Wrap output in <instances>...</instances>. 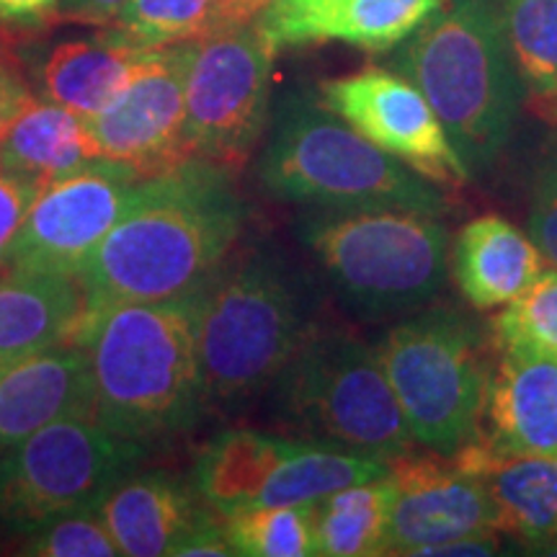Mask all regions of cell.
<instances>
[{"label":"cell","instance_id":"1","mask_svg":"<svg viewBox=\"0 0 557 557\" xmlns=\"http://www.w3.org/2000/svg\"><path fill=\"white\" fill-rule=\"evenodd\" d=\"M246 207L227 171L205 160L143 178L81 271L88 310L199 297L240 238Z\"/></svg>","mask_w":557,"mask_h":557},{"label":"cell","instance_id":"2","mask_svg":"<svg viewBox=\"0 0 557 557\" xmlns=\"http://www.w3.org/2000/svg\"><path fill=\"white\" fill-rule=\"evenodd\" d=\"M88 357L94 421L137 449L194 426L205 408L197 297L88 310L73 338Z\"/></svg>","mask_w":557,"mask_h":557},{"label":"cell","instance_id":"3","mask_svg":"<svg viewBox=\"0 0 557 557\" xmlns=\"http://www.w3.org/2000/svg\"><path fill=\"white\" fill-rule=\"evenodd\" d=\"M395 67L426 96L470 173L500 156L519 81L496 0H444L400 47Z\"/></svg>","mask_w":557,"mask_h":557},{"label":"cell","instance_id":"4","mask_svg":"<svg viewBox=\"0 0 557 557\" xmlns=\"http://www.w3.org/2000/svg\"><path fill=\"white\" fill-rule=\"evenodd\" d=\"M315 320L308 276L271 250L222 267L197 297L205 406H243L274 385Z\"/></svg>","mask_w":557,"mask_h":557},{"label":"cell","instance_id":"5","mask_svg":"<svg viewBox=\"0 0 557 557\" xmlns=\"http://www.w3.org/2000/svg\"><path fill=\"white\" fill-rule=\"evenodd\" d=\"M297 235L357 318L423 310L447 278V227L421 209L315 207L299 220Z\"/></svg>","mask_w":557,"mask_h":557},{"label":"cell","instance_id":"6","mask_svg":"<svg viewBox=\"0 0 557 557\" xmlns=\"http://www.w3.org/2000/svg\"><path fill=\"white\" fill-rule=\"evenodd\" d=\"M259 176L276 199L318 209L406 207L442 214L449 207L431 181L320 101L299 96L278 111Z\"/></svg>","mask_w":557,"mask_h":557},{"label":"cell","instance_id":"7","mask_svg":"<svg viewBox=\"0 0 557 557\" xmlns=\"http://www.w3.org/2000/svg\"><path fill=\"white\" fill-rule=\"evenodd\" d=\"M274 413L305 442L393 459L410 434L377 348L346 329L315 325L274 380Z\"/></svg>","mask_w":557,"mask_h":557},{"label":"cell","instance_id":"8","mask_svg":"<svg viewBox=\"0 0 557 557\" xmlns=\"http://www.w3.org/2000/svg\"><path fill=\"white\" fill-rule=\"evenodd\" d=\"M413 442L451 457L480 434L487 393L483 336L449 308L418 310L377 346Z\"/></svg>","mask_w":557,"mask_h":557},{"label":"cell","instance_id":"9","mask_svg":"<svg viewBox=\"0 0 557 557\" xmlns=\"http://www.w3.org/2000/svg\"><path fill=\"white\" fill-rule=\"evenodd\" d=\"M139 457L143 449L88 416L47 423L0 462V517L32 532L60 513L99 506Z\"/></svg>","mask_w":557,"mask_h":557},{"label":"cell","instance_id":"10","mask_svg":"<svg viewBox=\"0 0 557 557\" xmlns=\"http://www.w3.org/2000/svg\"><path fill=\"white\" fill-rule=\"evenodd\" d=\"M274 47L256 21L197 39L186 75L189 156L240 171L267 129Z\"/></svg>","mask_w":557,"mask_h":557},{"label":"cell","instance_id":"11","mask_svg":"<svg viewBox=\"0 0 557 557\" xmlns=\"http://www.w3.org/2000/svg\"><path fill=\"white\" fill-rule=\"evenodd\" d=\"M135 171L111 160L41 186L9 248L5 271L81 276L94 250L122 218L139 184Z\"/></svg>","mask_w":557,"mask_h":557},{"label":"cell","instance_id":"12","mask_svg":"<svg viewBox=\"0 0 557 557\" xmlns=\"http://www.w3.org/2000/svg\"><path fill=\"white\" fill-rule=\"evenodd\" d=\"M194 41L158 47L127 88L107 109L86 120L101 160L152 178L191 160L184 139L186 75Z\"/></svg>","mask_w":557,"mask_h":557},{"label":"cell","instance_id":"13","mask_svg":"<svg viewBox=\"0 0 557 557\" xmlns=\"http://www.w3.org/2000/svg\"><path fill=\"white\" fill-rule=\"evenodd\" d=\"M318 101L431 184L457 189L472 176L434 107L400 73L369 67L325 81Z\"/></svg>","mask_w":557,"mask_h":557},{"label":"cell","instance_id":"14","mask_svg":"<svg viewBox=\"0 0 557 557\" xmlns=\"http://www.w3.org/2000/svg\"><path fill=\"white\" fill-rule=\"evenodd\" d=\"M387 475L395 485L387 555H426L447 542L496 532L483 480L455 462L403 451L387 462Z\"/></svg>","mask_w":557,"mask_h":557},{"label":"cell","instance_id":"15","mask_svg":"<svg viewBox=\"0 0 557 557\" xmlns=\"http://www.w3.org/2000/svg\"><path fill=\"white\" fill-rule=\"evenodd\" d=\"M444 0H269L256 26L276 50L344 41L385 52L406 41Z\"/></svg>","mask_w":557,"mask_h":557},{"label":"cell","instance_id":"16","mask_svg":"<svg viewBox=\"0 0 557 557\" xmlns=\"http://www.w3.org/2000/svg\"><path fill=\"white\" fill-rule=\"evenodd\" d=\"M480 436L500 455L557 457V359L504 348L487 380Z\"/></svg>","mask_w":557,"mask_h":557},{"label":"cell","instance_id":"17","mask_svg":"<svg viewBox=\"0 0 557 557\" xmlns=\"http://www.w3.org/2000/svg\"><path fill=\"white\" fill-rule=\"evenodd\" d=\"M70 416L94 418V382L78 344L45 348L0 369V449Z\"/></svg>","mask_w":557,"mask_h":557},{"label":"cell","instance_id":"18","mask_svg":"<svg viewBox=\"0 0 557 557\" xmlns=\"http://www.w3.org/2000/svg\"><path fill=\"white\" fill-rule=\"evenodd\" d=\"M451 462L483 480L496 532L529 545L557 537V457L500 455L478 434Z\"/></svg>","mask_w":557,"mask_h":557},{"label":"cell","instance_id":"19","mask_svg":"<svg viewBox=\"0 0 557 557\" xmlns=\"http://www.w3.org/2000/svg\"><path fill=\"white\" fill-rule=\"evenodd\" d=\"M88 315L81 276L3 271L0 274V369L73 344Z\"/></svg>","mask_w":557,"mask_h":557},{"label":"cell","instance_id":"20","mask_svg":"<svg viewBox=\"0 0 557 557\" xmlns=\"http://www.w3.org/2000/svg\"><path fill=\"white\" fill-rule=\"evenodd\" d=\"M451 271L465 299L478 310H496L537 282L545 256L537 243L500 214H483L457 233Z\"/></svg>","mask_w":557,"mask_h":557},{"label":"cell","instance_id":"21","mask_svg":"<svg viewBox=\"0 0 557 557\" xmlns=\"http://www.w3.org/2000/svg\"><path fill=\"white\" fill-rule=\"evenodd\" d=\"M111 540L127 557L171 555L201 517L189 487L163 470L124 475L96 506Z\"/></svg>","mask_w":557,"mask_h":557},{"label":"cell","instance_id":"22","mask_svg":"<svg viewBox=\"0 0 557 557\" xmlns=\"http://www.w3.org/2000/svg\"><path fill=\"white\" fill-rule=\"evenodd\" d=\"M152 50L124 45L101 32L94 39L62 41L41 65V90L81 120H90L127 88Z\"/></svg>","mask_w":557,"mask_h":557},{"label":"cell","instance_id":"23","mask_svg":"<svg viewBox=\"0 0 557 557\" xmlns=\"http://www.w3.org/2000/svg\"><path fill=\"white\" fill-rule=\"evenodd\" d=\"M101 160L86 120L52 101H32L0 137V171L47 186Z\"/></svg>","mask_w":557,"mask_h":557},{"label":"cell","instance_id":"24","mask_svg":"<svg viewBox=\"0 0 557 557\" xmlns=\"http://www.w3.org/2000/svg\"><path fill=\"white\" fill-rule=\"evenodd\" d=\"M295 444L297 438L253 429L222 431L199 451L194 468L197 493L220 517L246 511L256 504L271 472Z\"/></svg>","mask_w":557,"mask_h":557},{"label":"cell","instance_id":"25","mask_svg":"<svg viewBox=\"0 0 557 557\" xmlns=\"http://www.w3.org/2000/svg\"><path fill=\"white\" fill-rule=\"evenodd\" d=\"M267 3L269 0H129L103 32L139 50H158L253 21Z\"/></svg>","mask_w":557,"mask_h":557},{"label":"cell","instance_id":"26","mask_svg":"<svg viewBox=\"0 0 557 557\" xmlns=\"http://www.w3.org/2000/svg\"><path fill=\"white\" fill-rule=\"evenodd\" d=\"M387 462L377 455H364V451H348L325 447V444L299 442L271 478L263 485L256 506H297L315 504V500L331 496L341 487L367 483V480H380L387 475Z\"/></svg>","mask_w":557,"mask_h":557},{"label":"cell","instance_id":"27","mask_svg":"<svg viewBox=\"0 0 557 557\" xmlns=\"http://www.w3.org/2000/svg\"><path fill=\"white\" fill-rule=\"evenodd\" d=\"M395 485L389 475L341 487L312 504L315 555L372 557L387 555V527Z\"/></svg>","mask_w":557,"mask_h":557},{"label":"cell","instance_id":"28","mask_svg":"<svg viewBox=\"0 0 557 557\" xmlns=\"http://www.w3.org/2000/svg\"><path fill=\"white\" fill-rule=\"evenodd\" d=\"M504 26L519 78L542 99L557 96V0H504Z\"/></svg>","mask_w":557,"mask_h":557},{"label":"cell","instance_id":"29","mask_svg":"<svg viewBox=\"0 0 557 557\" xmlns=\"http://www.w3.org/2000/svg\"><path fill=\"white\" fill-rule=\"evenodd\" d=\"M225 534L235 555L308 557L315 555L312 504L256 506L225 517Z\"/></svg>","mask_w":557,"mask_h":557},{"label":"cell","instance_id":"30","mask_svg":"<svg viewBox=\"0 0 557 557\" xmlns=\"http://www.w3.org/2000/svg\"><path fill=\"white\" fill-rule=\"evenodd\" d=\"M500 348H524L557 359V267L542 271L524 295L498 315Z\"/></svg>","mask_w":557,"mask_h":557},{"label":"cell","instance_id":"31","mask_svg":"<svg viewBox=\"0 0 557 557\" xmlns=\"http://www.w3.org/2000/svg\"><path fill=\"white\" fill-rule=\"evenodd\" d=\"M24 553L39 557H114L120 555V547L94 506L60 513L32 529Z\"/></svg>","mask_w":557,"mask_h":557},{"label":"cell","instance_id":"32","mask_svg":"<svg viewBox=\"0 0 557 557\" xmlns=\"http://www.w3.org/2000/svg\"><path fill=\"white\" fill-rule=\"evenodd\" d=\"M529 238L537 243L545 261L557 267V160L547 163L534 178Z\"/></svg>","mask_w":557,"mask_h":557},{"label":"cell","instance_id":"33","mask_svg":"<svg viewBox=\"0 0 557 557\" xmlns=\"http://www.w3.org/2000/svg\"><path fill=\"white\" fill-rule=\"evenodd\" d=\"M39 189L41 186L34 181L0 171V274L5 271L11 243L16 238L21 222L29 212L32 201L37 199Z\"/></svg>","mask_w":557,"mask_h":557},{"label":"cell","instance_id":"34","mask_svg":"<svg viewBox=\"0 0 557 557\" xmlns=\"http://www.w3.org/2000/svg\"><path fill=\"white\" fill-rule=\"evenodd\" d=\"M171 555L176 557H222L235 555L225 534V517H212L201 511V517L186 529L184 537L173 545Z\"/></svg>","mask_w":557,"mask_h":557},{"label":"cell","instance_id":"35","mask_svg":"<svg viewBox=\"0 0 557 557\" xmlns=\"http://www.w3.org/2000/svg\"><path fill=\"white\" fill-rule=\"evenodd\" d=\"M32 101L37 99L26 86L24 75L18 73L16 60L9 52H0V137L9 132L11 124L24 114Z\"/></svg>","mask_w":557,"mask_h":557},{"label":"cell","instance_id":"36","mask_svg":"<svg viewBox=\"0 0 557 557\" xmlns=\"http://www.w3.org/2000/svg\"><path fill=\"white\" fill-rule=\"evenodd\" d=\"M60 0H0V26L39 29L58 21Z\"/></svg>","mask_w":557,"mask_h":557},{"label":"cell","instance_id":"37","mask_svg":"<svg viewBox=\"0 0 557 557\" xmlns=\"http://www.w3.org/2000/svg\"><path fill=\"white\" fill-rule=\"evenodd\" d=\"M129 0H60L58 21H75L88 26H109Z\"/></svg>","mask_w":557,"mask_h":557},{"label":"cell","instance_id":"38","mask_svg":"<svg viewBox=\"0 0 557 557\" xmlns=\"http://www.w3.org/2000/svg\"><path fill=\"white\" fill-rule=\"evenodd\" d=\"M545 111L549 116H553V122L557 124V96H549L547 103H545Z\"/></svg>","mask_w":557,"mask_h":557}]
</instances>
